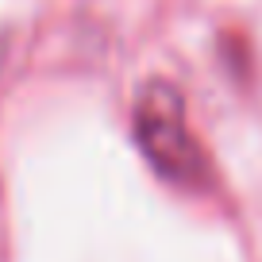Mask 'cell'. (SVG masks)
Returning a JSON list of instances; mask_svg holds the SVG:
<instances>
[{
  "mask_svg": "<svg viewBox=\"0 0 262 262\" xmlns=\"http://www.w3.org/2000/svg\"><path fill=\"white\" fill-rule=\"evenodd\" d=\"M131 127H135L143 158L155 166V173L162 181L181 189L208 185L212 170H208V158L196 143L193 127H189L185 97L166 77H150L139 85L135 108H131Z\"/></svg>",
  "mask_w": 262,
  "mask_h": 262,
  "instance_id": "6da1fadb",
  "label": "cell"
}]
</instances>
